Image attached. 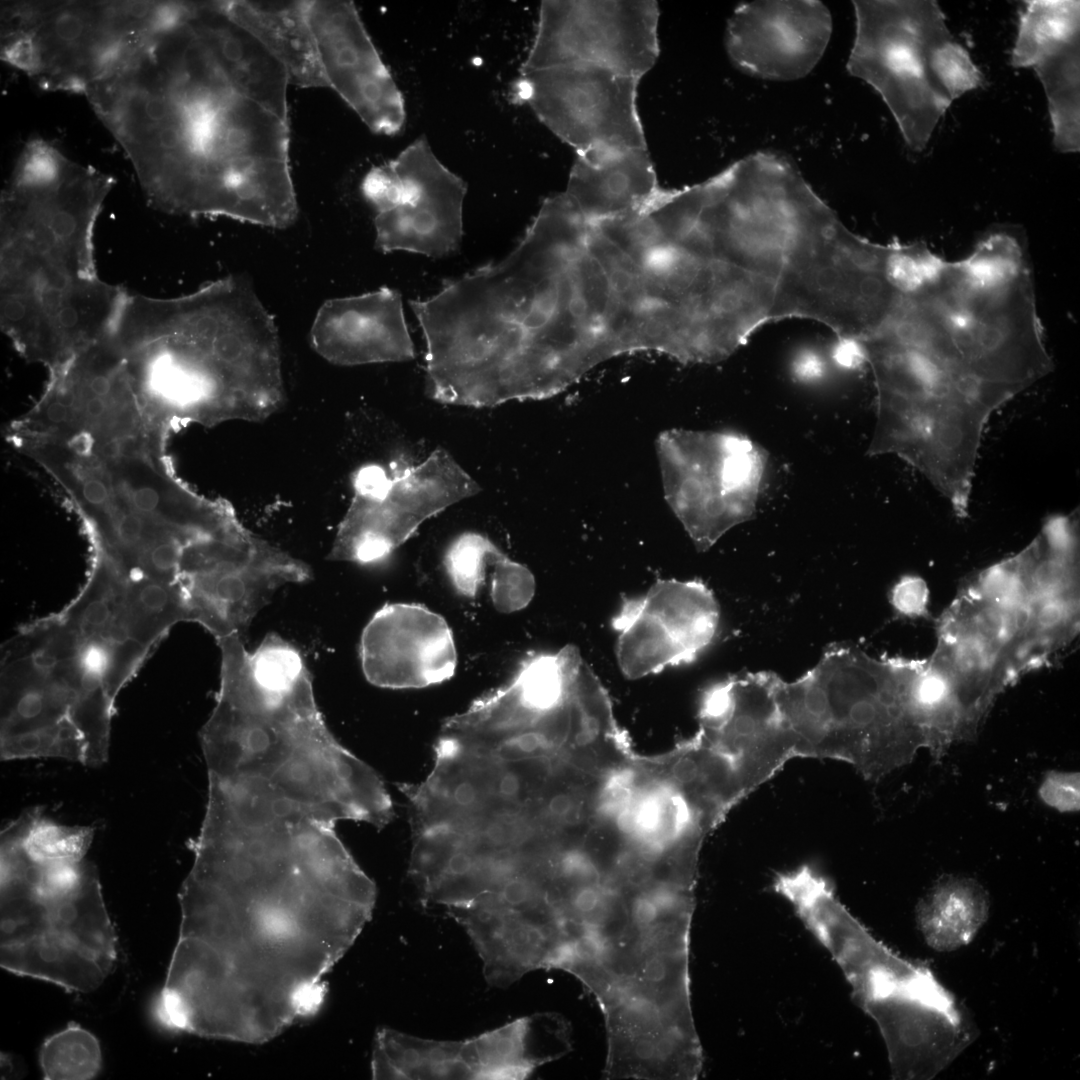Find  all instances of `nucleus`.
Instances as JSON below:
<instances>
[{"instance_id":"1","label":"nucleus","mask_w":1080,"mask_h":1080,"mask_svg":"<svg viewBox=\"0 0 1080 1080\" xmlns=\"http://www.w3.org/2000/svg\"><path fill=\"white\" fill-rule=\"evenodd\" d=\"M191 847L155 1018L199 1037L266 1043L322 1005L327 973L372 918L376 886L334 825L314 819H226Z\"/></svg>"},{"instance_id":"2","label":"nucleus","mask_w":1080,"mask_h":1080,"mask_svg":"<svg viewBox=\"0 0 1080 1080\" xmlns=\"http://www.w3.org/2000/svg\"><path fill=\"white\" fill-rule=\"evenodd\" d=\"M220 687L200 739L209 782L245 797L288 802L322 821L394 818L380 776L340 744L315 700L311 674L268 688L253 677L244 639L217 642Z\"/></svg>"},{"instance_id":"3","label":"nucleus","mask_w":1080,"mask_h":1080,"mask_svg":"<svg viewBox=\"0 0 1080 1080\" xmlns=\"http://www.w3.org/2000/svg\"><path fill=\"white\" fill-rule=\"evenodd\" d=\"M108 338L135 393L175 410L255 421L284 399L278 330L244 276L171 298L128 292Z\"/></svg>"},{"instance_id":"4","label":"nucleus","mask_w":1080,"mask_h":1080,"mask_svg":"<svg viewBox=\"0 0 1080 1080\" xmlns=\"http://www.w3.org/2000/svg\"><path fill=\"white\" fill-rule=\"evenodd\" d=\"M150 137L143 193L154 209L273 229L298 215L288 122L234 92L169 100Z\"/></svg>"},{"instance_id":"5","label":"nucleus","mask_w":1080,"mask_h":1080,"mask_svg":"<svg viewBox=\"0 0 1080 1080\" xmlns=\"http://www.w3.org/2000/svg\"><path fill=\"white\" fill-rule=\"evenodd\" d=\"M901 312L914 344L964 378L1016 395L1052 370L1018 229L989 231L959 260L936 255Z\"/></svg>"},{"instance_id":"6","label":"nucleus","mask_w":1080,"mask_h":1080,"mask_svg":"<svg viewBox=\"0 0 1080 1080\" xmlns=\"http://www.w3.org/2000/svg\"><path fill=\"white\" fill-rule=\"evenodd\" d=\"M923 660L873 657L833 644L775 692L796 757L834 759L877 780L912 761L925 741L912 699Z\"/></svg>"},{"instance_id":"7","label":"nucleus","mask_w":1080,"mask_h":1080,"mask_svg":"<svg viewBox=\"0 0 1080 1080\" xmlns=\"http://www.w3.org/2000/svg\"><path fill=\"white\" fill-rule=\"evenodd\" d=\"M1 967L89 993L112 973L118 939L92 865L39 864L1 840Z\"/></svg>"},{"instance_id":"8","label":"nucleus","mask_w":1080,"mask_h":1080,"mask_svg":"<svg viewBox=\"0 0 1080 1080\" xmlns=\"http://www.w3.org/2000/svg\"><path fill=\"white\" fill-rule=\"evenodd\" d=\"M1047 595L1017 556L981 571L942 615L931 669L970 699L995 701L1022 675L1053 659L1041 619Z\"/></svg>"},{"instance_id":"9","label":"nucleus","mask_w":1080,"mask_h":1080,"mask_svg":"<svg viewBox=\"0 0 1080 1080\" xmlns=\"http://www.w3.org/2000/svg\"><path fill=\"white\" fill-rule=\"evenodd\" d=\"M115 179L29 141L2 190L0 263L72 280L99 277L94 230Z\"/></svg>"},{"instance_id":"10","label":"nucleus","mask_w":1080,"mask_h":1080,"mask_svg":"<svg viewBox=\"0 0 1080 1080\" xmlns=\"http://www.w3.org/2000/svg\"><path fill=\"white\" fill-rule=\"evenodd\" d=\"M856 34L849 73L882 97L910 149L922 151L951 101L934 79L929 54L951 36L935 1H854Z\"/></svg>"},{"instance_id":"11","label":"nucleus","mask_w":1080,"mask_h":1080,"mask_svg":"<svg viewBox=\"0 0 1080 1080\" xmlns=\"http://www.w3.org/2000/svg\"><path fill=\"white\" fill-rule=\"evenodd\" d=\"M665 499L699 551L757 506L768 455L731 431L670 430L657 440Z\"/></svg>"},{"instance_id":"12","label":"nucleus","mask_w":1080,"mask_h":1080,"mask_svg":"<svg viewBox=\"0 0 1080 1080\" xmlns=\"http://www.w3.org/2000/svg\"><path fill=\"white\" fill-rule=\"evenodd\" d=\"M479 491L477 481L441 447L390 474L364 467L355 476L328 558L358 564L382 560L425 521Z\"/></svg>"},{"instance_id":"13","label":"nucleus","mask_w":1080,"mask_h":1080,"mask_svg":"<svg viewBox=\"0 0 1080 1080\" xmlns=\"http://www.w3.org/2000/svg\"><path fill=\"white\" fill-rule=\"evenodd\" d=\"M311 568L247 528L197 541L183 553L177 582L191 622L216 641L244 639L258 613L285 585L309 581Z\"/></svg>"},{"instance_id":"14","label":"nucleus","mask_w":1080,"mask_h":1080,"mask_svg":"<svg viewBox=\"0 0 1080 1080\" xmlns=\"http://www.w3.org/2000/svg\"><path fill=\"white\" fill-rule=\"evenodd\" d=\"M467 186L445 167L425 137L364 176L361 192L375 211V246L439 258L455 252L463 237Z\"/></svg>"},{"instance_id":"15","label":"nucleus","mask_w":1080,"mask_h":1080,"mask_svg":"<svg viewBox=\"0 0 1080 1080\" xmlns=\"http://www.w3.org/2000/svg\"><path fill=\"white\" fill-rule=\"evenodd\" d=\"M658 19L656 1H543L521 72L591 66L640 79L659 54Z\"/></svg>"},{"instance_id":"16","label":"nucleus","mask_w":1080,"mask_h":1080,"mask_svg":"<svg viewBox=\"0 0 1080 1080\" xmlns=\"http://www.w3.org/2000/svg\"><path fill=\"white\" fill-rule=\"evenodd\" d=\"M639 80L591 66L556 67L521 72L515 94L577 155L646 148Z\"/></svg>"},{"instance_id":"17","label":"nucleus","mask_w":1080,"mask_h":1080,"mask_svg":"<svg viewBox=\"0 0 1080 1080\" xmlns=\"http://www.w3.org/2000/svg\"><path fill=\"white\" fill-rule=\"evenodd\" d=\"M720 608L700 580L657 579L641 595L624 596L611 619L616 660L631 680L694 662L713 642Z\"/></svg>"},{"instance_id":"18","label":"nucleus","mask_w":1080,"mask_h":1080,"mask_svg":"<svg viewBox=\"0 0 1080 1080\" xmlns=\"http://www.w3.org/2000/svg\"><path fill=\"white\" fill-rule=\"evenodd\" d=\"M771 671L729 676L708 686L698 705L697 733L725 754L754 790L795 751L783 724Z\"/></svg>"},{"instance_id":"19","label":"nucleus","mask_w":1080,"mask_h":1080,"mask_svg":"<svg viewBox=\"0 0 1080 1080\" xmlns=\"http://www.w3.org/2000/svg\"><path fill=\"white\" fill-rule=\"evenodd\" d=\"M320 64L334 89L374 133L395 135L406 119L404 98L352 1H309Z\"/></svg>"},{"instance_id":"20","label":"nucleus","mask_w":1080,"mask_h":1080,"mask_svg":"<svg viewBox=\"0 0 1080 1080\" xmlns=\"http://www.w3.org/2000/svg\"><path fill=\"white\" fill-rule=\"evenodd\" d=\"M44 89L84 93L135 47L141 32L123 2H59L33 31Z\"/></svg>"},{"instance_id":"21","label":"nucleus","mask_w":1080,"mask_h":1080,"mask_svg":"<svg viewBox=\"0 0 1080 1080\" xmlns=\"http://www.w3.org/2000/svg\"><path fill=\"white\" fill-rule=\"evenodd\" d=\"M831 34V14L819 1H755L739 5L731 15L726 48L744 73L791 81L814 69Z\"/></svg>"},{"instance_id":"22","label":"nucleus","mask_w":1080,"mask_h":1080,"mask_svg":"<svg viewBox=\"0 0 1080 1080\" xmlns=\"http://www.w3.org/2000/svg\"><path fill=\"white\" fill-rule=\"evenodd\" d=\"M367 681L387 689H420L453 677L457 650L446 620L416 603H390L364 627L359 645Z\"/></svg>"},{"instance_id":"23","label":"nucleus","mask_w":1080,"mask_h":1080,"mask_svg":"<svg viewBox=\"0 0 1080 1080\" xmlns=\"http://www.w3.org/2000/svg\"><path fill=\"white\" fill-rule=\"evenodd\" d=\"M312 348L340 366L412 360L401 294L392 288L326 300L309 332Z\"/></svg>"},{"instance_id":"24","label":"nucleus","mask_w":1080,"mask_h":1080,"mask_svg":"<svg viewBox=\"0 0 1080 1080\" xmlns=\"http://www.w3.org/2000/svg\"><path fill=\"white\" fill-rule=\"evenodd\" d=\"M462 925L483 962L491 986L507 987L535 969H554L569 943L556 929L540 925L526 913L480 896L468 904L447 907Z\"/></svg>"},{"instance_id":"25","label":"nucleus","mask_w":1080,"mask_h":1080,"mask_svg":"<svg viewBox=\"0 0 1080 1080\" xmlns=\"http://www.w3.org/2000/svg\"><path fill=\"white\" fill-rule=\"evenodd\" d=\"M190 22L233 91L288 122L286 70L253 34L225 14L221 1L199 2Z\"/></svg>"},{"instance_id":"26","label":"nucleus","mask_w":1080,"mask_h":1080,"mask_svg":"<svg viewBox=\"0 0 1080 1080\" xmlns=\"http://www.w3.org/2000/svg\"><path fill=\"white\" fill-rule=\"evenodd\" d=\"M659 190L646 147L577 155L565 193L587 220L596 222L643 206Z\"/></svg>"},{"instance_id":"27","label":"nucleus","mask_w":1080,"mask_h":1080,"mask_svg":"<svg viewBox=\"0 0 1080 1080\" xmlns=\"http://www.w3.org/2000/svg\"><path fill=\"white\" fill-rule=\"evenodd\" d=\"M221 7L284 67L290 84L328 87L309 22V1L230 0L221 1Z\"/></svg>"},{"instance_id":"28","label":"nucleus","mask_w":1080,"mask_h":1080,"mask_svg":"<svg viewBox=\"0 0 1080 1080\" xmlns=\"http://www.w3.org/2000/svg\"><path fill=\"white\" fill-rule=\"evenodd\" d=\"M443 564L455 590L467 598H475L489 579L491 602L501 613L526 608L535 595L536 581L530 569L480 533L457 536L447 547Z\"/></svg>"},{"instance_id":"29","label":"nucleus","mask_w":1080,"mask_h":1080,"mask_svg":"<svg viewBox=\"0 0 1080 1080\" xmlns=\"http://www.w3.org/2000/svg\"><path fill=\"white\" fill-rule=\"evenodd\" d=\"M988 897L970 878L946 877L920 901L917 919L926 942L938 951L957 949L975 936L988 916Z\"/></svg>"},{"instance_id":"30","label":"nucleus","mask_w":1080,"mask_h":1080,"mask_svg":"<svg viewBox=\"0 0 1080 1080\" xmlns=\"http://www.w3.org/2000/svg\"><path fill=\"white\" fill-rule=\"evenodd\" d=\"M1019 12L1012 51L1014 67H1034L1063 46L1079 40V1H1027Z\"/></svg>"},{"instance_id":"31","label":"nucleus","mask_w":1080,"mask_h":1080,"mask_svg":"<svg viewBox=\"0 0 1080 1080\" xmlns=\"http://www.w3.org/2000/svg\"><path fill=\"white\" fill-rule=\"evenodd\" d=\"M1033 68L1048 99L1056 148L1079 151V41L1043 58Z\"/></svg>"},{"instance_id":"32","label":"nucleus","mask_w":1080,"mask_h":1080,"mask_svg":"<svg viewBox=\"0 0 1080 1080\" xmlns=\"http://www.w3.org/2000/svg\"><path fill=\"white\" fill-rule=\"evenodd\" d=\"M26 855L39 864L76 863L83 860L93 838L90 827H68L33 810L11 824Z\"/></svg>"},{"instance_id":"33","label":"nucleus","mask_w":1080,"mask_h":1080,"mask_svg":"<svg viewBox=\"0 0 1080 1080\" xmlns=\"http://www.w3.org/2000/svg\"><path fill=\"white\" fill-rule=\"evenodd\" d=\"M39 1063L46 1080L92 1079L102 1066L99 1041L91 1032L71 1022L44 1040Z\"/></svg>"},{"instance_id":"34","label":"nucleus","mask_w":1080,"mask_h":1080,"mask_svg":"<svg viewBox=\"0 0 1080 1080\" xmlns=\"http://www.w3.org/2000/svg\"><path fill=\"white\" fill-rule=\"evenodd\" d=\"M52 756L85 762L86 743L70 717L57 724L1 739L2 759Z\"/></svg>"},{"instance_id":"35","label":"nucleus","mask_w":1080,"mask_h":1080,"mask_svg":"<svg viewBox=\"0 0 1080 1080\" xmlns=\"http://www.w3.org/2000/svg\"><path fill=\"white\" fill-rule=\"evenodd\" d=\"M248 663L254 679L269 688L293 685L310 673L300 650L276 633L267 634L249 651Z\"/></svg>"},{"instance_id":"36","label":"nucleus","mask_w":1080,"mask_h":1080,"mask_svg":"<svg viewBox=\"0 0 1080 1080\" xmlns=\"http://www.w3.org/2000/svg\"><path fill=\"white\" fill-rule=\"evenodd\" d=\"M930 71L950 101L979 87L982 73L968 51L949 36L936 43L929 54Z\"/></svg>"},{"instance_id":"37","label":"nucleus","mask_w":1080,"mask_h":1080,"mask_svg":"<svg viewBox=\"0 0 1080 1080\" xmlns=\"http://www.w3.org/2000/svg\"><path fill=\"white\" fill-rule=\"evenodd\" d=\"M1040 800L1060 813H1075L1080 809V775L1076 771L1050 770L1045 773L1039 788Z\"/></svg>"},{"instance_id":"38","label":"nucleus","mask_w":1080,"mask_h":1080,"mask_svg":"<svg viewBox=\"0 0 1080 1080\" xmlns=\"http://www.w3.org/2000/svg\"><path fill=\"white\" fill-rule=\"evenodd\" d=\"M1 60L28 76L37 78L41 71V56L34 32L21 33L2 39Z\"/></svg>"},{"instance_id":"39","label":"nucleus","mask_w":1080,"mask_h":1080,"mask_svg":"<svg viewBox=\"0 0 1080 1080\" xmlns=\"http://www.w3.org/2000/svg\"><path fill=\"white\" fill-rule=\"evenodd\" d=\"M891 604L901 615L921 617L927 613L928 590L917 576H904L892 588Z\"/></svg>"},{"instance_id":"40","label":"nucleus","mask_w":1080,"mask_h":1080,"mask_svg":"<svg viewBox=\"0 0 1080 1080\" xmlns=\"http://www.w3.org/2000/svg\"><path fill=\"white\" fill-rule=\"evenodd\" d=\"M792 370L794 375L801 381H815L823 376L825 363L815 350L802 349L794 357Z\"/></svg>"},{"instance_id":"41","label":"nucleus","mask_w":1080,"mask_h":1080,"mask_svg":"<svg viewBox=\"0 0 1080 1080\" xmlns=\"http://www.w3.org/2000/svg\"><path fill=\"white\" fill-rule=\"evenodd\" d=\"M832 359L846 369H856L866 364L861 343L849 339L837 338L832 348Z\"/></svg>"},{"instance_id":"42","label":"nucleus","mask_w":1080,"mask_h":1080,"mask_svg":"<svg viewBox=\"0 0 1080 1080\" xmlns=\"http://www.w3.org/2000/svg\"><path fill=\"white\" fill-rule=\"evenodd\" d=\"M81 492L85 503L94 509H106L110 500L109 490L106 483L97 477L84 479Z\"/></svg>"},{"instance_id":"43","label":"nucleus","mask_w":1080,"mask_h":1080,"mask_svg":"<svg viewBox=\"0 0 1080 1080\" xmlns=\"http://www.w3.org/2000/svg\"><path fill=\"white\" fill-rule=\"evenodd\" d=\"M695 220V219H694ZM696 223V220H695ZM697 224V223H696ZM698 225V224H697ZM699 226V225H698ZM705 233V232H704ZM706 234V233H705ZM707 235V234H706ZM708 236V235H707ZM711 241V240H710ZM713 245V244H712ZM714 248V247H713ZM715 251V250H714ZM716 253V252H715ZM717 255V254H716ZM718 256V255H717ZM719 257V256H718ZM720 258V257H719ZM722 259V258H721Z\"/></svg>"}]
</instances>
